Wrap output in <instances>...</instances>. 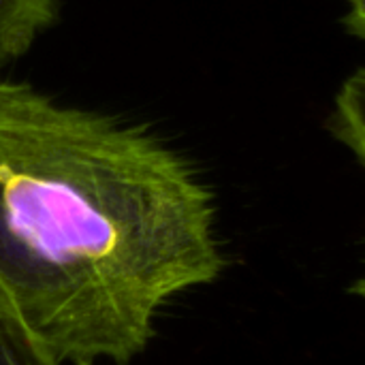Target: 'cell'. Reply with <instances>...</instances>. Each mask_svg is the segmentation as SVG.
<instances>
[{"instance_id": "cell-1", "label": "cell", "mask_w": 365, "mask_h": 365, "mask_svg": "<svg viewBox=\"0 0 365 365\" xmlns=\"http://www.w3.org/2000/svg\"><path fill=\"white\" fill-rule=\"evenodd\" d=\"M222 267L212 192L173 148L0 79V289L58 364L133 361Z\"/></svg>"}, {"instance_id": "cell-2", "label": "cell", "mask_w": 365, "mask_h": 365, "mask_svg": "<svg viewBox=\"0 0 365 365\" xmlns=\"http://www.w3.org/2000/svg\"><path fill=\"white\" fill-rule=\"evenodd\" d=\"M58 15V0H0V64L24 56Z\"/></svg>"}, {"instance_id": "cell-3", "label": "cell", "mask_w": 365, "mask_h": 365, "mask_svg": "<svg viewBox=\"0 0 365 365\" xmlns=\"http://www.w3.org/2000/svg\"><path fill=\"white\" fill-rule=\"evenodd\" d=\"M0 365H60L0 289Z\"/></svg>"}, {"instance_id": "cell-4", "label": "cell", "mask_w": 365, "mask_h": 365, "mask_svg": "<svg viewBox=\"0 0 365 365\" xmlns=\"http://www.w3.org/2000/svg\"><path fill=\"white\" fill-rule=\"evenodd\" d=\"M334 130L365 167V68L355 71L338 92Z\"/></svg>"}, {"instance_id": "cell-5", "label": "cell", "mask_w": 365, "mask_h": 365, "mask_svg": "<svg viewBox=\"0 0 365 365\" xmlns=\"http://www.w3.org/2000/svg\"><path fill=\"white\" fill-rule=\"evenodd\" d=\"M346 26L353 34L365 41V0H351V9L346 13Z\"/></svg>"}, {"instance_id": "cell-6", "label": "cell", "mask_w": 365, "mask_h": 365, "mask_svg": "<svg viewBox=\"0 0 365 365\" xmlns=\"http://www.w3.org/2000/svg\"><path fill=\"white\" fill-rule=\"evenodd\" d=\"M353 293L355 295H359L361 299H365V274L355 282V287H353Z\"/></svg>"}]
</instances>
